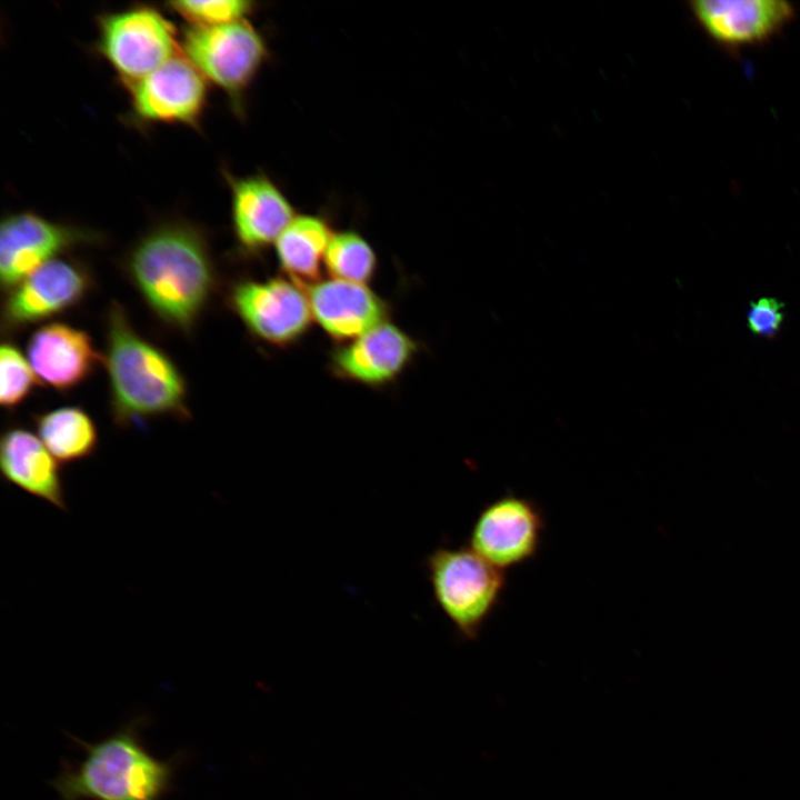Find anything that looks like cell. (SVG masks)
<instances>
[{"mask_svg":"<svg viewBox=\"0 0 800 800\" xmlns=\"http://www.w3.org/2000/svg\"><path fill=\"white\" fill-rule=\"evenodd\" d=\"M192 27H210L247 19L254 3L247 0H182L167 3Z\"/></svg>","mask_w":800,"mask_h":800,"instance_id":"obj_22","label":"cell"},{"mask_svg":"<svg viewBox=\"0 0 800 800\" xmlns=\"http://www.w3.org/2000/svg\"><path fill=\"white\" fill-rule=\"evenodd\" d=\"M0 472L9 484L61 511L68 510L58 460L31 431L13 427L2 433Z\"/></svg>","mask_w":800,"mask_h":800,"instance_id":"obj_17","label":"cell"},{"mask_svg":"<svg viewBox=\"0 0 800 800\" xmlns=\"http://www.w3.org/2000/svg\"><path fill=\"white\" fill-rule=\"evenodd\" d=\"M544 530L541 508L529 498L508 493L480 510L471 528L469 547L504 571L538 556Z\"/></svg>","mask_w":800,"mask_h":800,"instance_id":"obj_8","label":"cell"},{"mask_svg":"<svg viewBox=\"0 0 800 800\" xmlns=\"http://www.w3.org/2000/svg\"><path fill=\"white\" fill-rule=\"evenodd\" d=\"M378 260L372 246L354 230L333 232L324 256V268L333 279L367 284Z\"/></svg>","mask_w":800,"mask_h":800,"instance_id":"obj_20","label":"cell"},{"mask_svg":"<svg viewBox=\"0 0 800 800\" xmlns=\"http://www.w3.org/2000/svg\"><path fill=\"white\" fill-rule=\"evenodd\" d=\"M126 87L133 114L146 122L196 127L208 98L206 78L181 53Z\"/></svg>","mask_w":800,"mask_h":800,"instance_id":"obj_9","label":"cell"},{"mask_svg":"<svg viewBox=\"0 0 800 800\" xmlns=\"http://www.w3.org/2000/svg\"><path fill=\"white\" fill-rule=\"evenodd\" d=\"M82 744L83 759L53 783L62 800H160L169 789L172 764L152 756L133 727Z\"/></svg>","mask_w":800,"mask_h":800,"instance_id":"obj_3","label":"cell"},{"mask_svg":"<svg viewBox=\"0 0 800 800\" xmlns=\"http://www.w3.org/2000/svg\"><path fill=\"white\" fill-rule=\"evenodd\" d=\"M38 437L61 463H73L91 457L99 442L90 416L77 407H62L37 417Z\"/></svg>","mask_w":800,"mask_h":800,"instance_id":"obj_19","label":"cell"},{"mask_svg":"<svg viewBox=\"0 0 800 800\" xmlns=\"http://www.w3.org/2000/svg\"><path fill=\"white\" fill-rule=\"evenodd\" d=\"M27 353L38 381L62 392L87 380L102 361L86 331L62 322L36 330Z\"/></svg>","mask_w":800,"mask_h":800,"instance_id":"obj_16","label":"cell"},{"mask_svg":"<svg viewBox=\"0 0 800 800\" xmlns=\"http://www.w3.org/2000/svg\"><path fill=\"white\" fill-rule=\"evenodd\" d=\"M313 320L338 343L388 321L390 306L367 284L328 279L308 289Z\"/></svg>","mask_w":800,"mask_h":800,"instance_id":"obj_15","label":"cell"},{"mask_svg":"<svg viewBox=\"0 0 800 800\" xmlns=\"http://www.w3.org/2000/svg\"><path fill=\"white\" fill-rule=\"evenodd\" d=\"M91 287L89 272L68 259H52L8 290L2 322L16 330L50 319L79 303Z\"/></svg>","mask_w":800,"mask_h":800,"instance_id":"obj_10","label":"cell"},{"mask_svg":"<svg viewBox=\"0 0 800 800\" xmlns=\"http://www.w3.org/2000/svg\"><path fill=\"white\" fill-rule=\"evenodd\" d=\"M229 303L252 336L278 348L298 342L313 320L307 292L288 277L241 280Z\"/></svg>","mask_w":800,"mask_h":800,"instance_id":"obj_7","label":"cell"},{"mask_svg":"<svg viewBox=\"0 0 800 800\" xmlns=\"http://www.w3.org/2000/svg\"><path fill=\"white\" fill-rule=\"evenodd\" d=\"M173 24L146 6L108 12L98 19L97 50L128 86L180 50Z\"/></svg>","mask_w":800,"mask_h":800,"instance_id":"obj_6","label":"cell"},{"mask_svg":"<svg viewBox=\"0 0 800 800\" xmlns=\"http://www.w3.org/2000/svg\"><path fill=\"white\" fill-rule=\"evenodd\" d=\"M90 236L78 228L23 211L6 216L0 226V279L11 289L24 277Z\"/></svg>","mask_w":800,"mask_h":800,"instance_id":"obj_11","label":"cell"},{"mask_svg":"<svg viewBox=\"0 0 800 800\" xmlns=\"http://www.w3.org/2000/svg\"><path fill=\"white\" fill-rule=\"evenodd\" d=\"M132 283L166 324L190 331L214 287V268L204 236L187 222L153 227L127 259Z\"/></svg>","mask_w":800,"mask_h":800,"instance_id":"obj_1","label":"cell"},{"mask_svg":"<svg viewBox=\"0 0 800 800\" xmlns=\"http://www.w3.org/2000/svg\"><path fill=\"white\" fill-rule=\"evenodd\" d=\"M426 567L438 607L461 638L477 639L500 603L506 572L469 546L439 547L428 554Z\"/></svg>","mask_w":800,"mask_h":800,"instance_id":"obj_4","label":"cell"},{"mask_svg":"<svg viewBox=\"0 0 800 800\" xmlns=\"http://www.w3.org/2000/svg\"><path fill=\"white\" fill-rule=\"evenodd\" d=\"M37 376L27 358L11 342L1 344L0 350V403L13 409L33 390Z\"/></svg>","mask_w":800,"mask_h":800,"instance_id":"obj_21","label":"cell"},{"mask_svg":"<svg viewBox=\"0 0 800 800\" xmlns=\"http://www.w3.org/2000/svg\"><path fill=\"white\" fill-rule=\"evenodd\" d=\"M231 190V219L239 247L257 254L274 244L297 216L282 190L266 174L226 176Z\"/></svg>","mask_w":800,"mask_h":800,"instance_id":"obj_14","label":"cell"},{"mask_svg":"<svg viewBox=\"0 0 800 800\" xmlns=\"http://www.w3.org/2000/svg\"><path fill=\"white\" fill-rule=\"evenodd\" d=\"M418 342L386 321L348 342L339 343L329 358L337 378L379 388L396 381L418 353Z\"/></svg>","mask_w":800,"mask_h":800,"instance_id":"obj_12","label":"cell"},{"mask_svg":"<svg viewBox=\"0 0 800 800\" xmlns=\"http://www.w3.org/2000/svg\"><path fill=\"white\" fill-rule=\"evenodd\" d=\"M689 9L713 41L734 49L772 39L796 17L786 0H692Z\"/></svg>","mask_w":800,"mask_h":800,"instance_id":"obj_13","label":"cell"},{"mask_svg":"<svg viewBox=\"0 0 800 800\" xmlns=\"http://www.w3.org/2000/svg\"><path fill=\"white\" fill-rule=\"evenodd\" d=\"M784 319L783 303L772 297H761L749 304L747 326L761 338H773Z\"/></svg>","mask_w":800,"mask_h":800,"instance_id":"obj_23","label":"cell"},{"mask_svg":"<svg viewBox=\"0 0 800 800\" xmlns=\"http://www.w3.org/2000/svg\"><path fill=\"white\" fill-rule=\"evenodd\" d=\"M332 234L323 217L297 214L274 243L277 259L286 277L301 287L320 281Z\"/></svg>","mask_w":800,"mask_h":800,"instance_id":"obj_18","label":"cell"},{"mask_svg":"<svg viewBox=\"0 0 800 800\" xmlns=\"http://www.w3.org/2000/svg\"><path fill=\"white\" fill-rule=\"evenodd\" d=\"M183 56L207 81L240 106L269 51L262 34L247 20L210 27H189L180 46Z\"/></svg>","mask_w":800,"mask_h":800,"instance_id":"obj_5","label":"cell"},{"mask_svg":"<svg viewBox=\"0 0 800 800\" xmlns=\"http://www.w3.org/2000/svg\"><path fill=\"white\" fill-rule=\"evenodd\" d=\"M104 363L118 426L164 414L189 417L182 373L167 353L133 329L118 302L108 309Z\"/></svg>","mask_w":800,"mask_h":800,"instance_id":"obj_2","label":"cell"}]
</instances>
